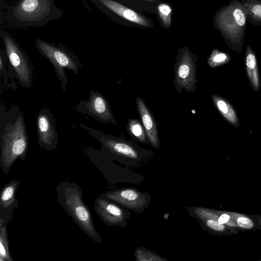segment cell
Instances as JSON below:
<instances>
[{
  "label": "cell",
  "mask_w": 261,
  "mask_h": 261,
  "mask_svg": "<svg viewBox=\"0 0 261 261\" xmlns=\"http://www.w3.org/2000/svg\"><path fill=\"white\" fill-rule=\"evenodd\" d=\"M128 7L143 13H154L156 6L162 0H117Z\"/></svg>",
  "instance_id": "e0dca14e"
},
{
  "label": "cell",
  "mask_w": 261,
  "mask_h": 261,
  "mask_svg": "<svg viewBox=\"0 0 261 261\" xmlns=\"http://www.w3.org/2000/svg\"><path fill=\"white\" fill-rule=\"evenodd\" d=\"M216 105L218 109L223 113L226 114L228 112V107L226 103L222 99H217L214 98Z\"/></svg>",
  "instance_id": "484cf974"
},
{
  "label": "cell",
  "mask_w": 261,
  "mask_h": 261,
  "mask_svg": "<svg viewBox=\"0 0 261 261\" xmlns=\"http://www.w3.org/2000/svg\"><path fill=\"white\" fill-rule=\"evenodd\" d=\"M247 14L238 0L221 7L213 17V24L231 47L241 48L246 33Z\"/></svg>",
  "instance_id": "3957f363"
},
{
  "label": "cell",
  "mask_w": 261,
  "mask_h": 261,
  "mask_svg": "<svg viewBox=\"0 0 261 261\" xmlns=\"http://www.w3.org/2000/svg\"><path fill=\"white\" fill-rule=\"evenodd\" d=\"M94 208L102 221L109 226H125L130 216L127 209L102 196L96 198Z\"/></svg>",
  "instance_id": "4fadbf2b"
},
{
  "label": "cell",
  "mask_w": 261,
  "mask_h": 261,
  "mask_svg": "<svg viewBox=\"0 0 261 261\" xmlns=\"http://www.w3.org/2000/svg\"><path fill=\"white\" fill-rule=\"evenodd\" d=\"M58 200L79 227L95 242L101 239L95 229L90 210L82 199L81 190L69 182L58 187Z\"/></svg>",
  "instance_id": "277c9868"
},
{
  "label": "cell",
  "mask_w": 261,
  "mask_h": 261,
  "mask_svg": "<svg viewBox=\"0 0 261 261\" xmlns=\"http://www.w3.org/2000/svg\"><path fill=\"white\" fill-rule=\"evenodd\" d=\"M229 219V216L227 214H222L218 220V222L221 224L226 223Z\"/></svg>",
  "instance_id": "4316f807"
},
{
  "label": "cell",
  "mask_w": 261,
  "mask_h": 261,
  "mask_svg": "<svg viewBox=\"0 0 261 261\" xmlns=\"http://www.w3.org/2000/svg\"><path fill=\"white\" fill-rule=\"evenodd\" d=\"M56 0H17L10 6L6 15L9 24L17 27H41L61 18L63 12Z\"/></svg>",
  "instance_id": "7a4b0ae2"
},
{
  "label": "cell",
  "mask_w": 261,
  "mask_h": 261,
  "mask_svg": "<svg viewBox=\"0 0 261 261\" xmlns=\"http://www.w3.org/2000/svg\"><path fill=\"white\" fill-rule=\"evenodd\" d=\"M237 223L239 226L245 229L251 228L253 226V223L250 219L243 217L239 218Z\"/></svg>",
  "instance_id": "cb8c5ba5"
},
{
  "label": "cell",
  "mask_w": 261,
  "mask_h": 261,
  "mask_svg": "<svg viewBox=\"0 0 261 261\" xmlns=\"http://www.w3.org/2000/svg\"><path fill=\"white\" fill-rule=\"evenodd\" d=\"M246 9L247 20L255 26H261V0H238Z\"/></svg>",
  "instance_id": "2e32d148"
},
{
  "label": "cell",
  "mask_w": 261,
  "mask_h": 261,
  "mask_svg": "<svg viewBox=\"0 0 261 261\" xmlns=\"http://www.w3.org/2000/svg\"><path fill=\"white\" fill-rule=\"evenodd\" d=\"M38 144L40 147L52 150L57 146L59 137L53 114L47 108H42L36 117Z\"/></svg>",
  "instance_id": "7c38bea8"
},
{
  "label": "cell",
  "mask_w": 261,
  "mask_h": 261,
  "mask_svg": "<svg viewBox=\"0 0 261 261\" xmlns=\"http://www.w3.org/2000/svg\"><path fill=\"white\" fill-rule=\"evenodd\" d=\"M23 113L17 107L0 109V164L7 175L15 161H23L29 146Z\"/></svg>",
  "instance_id": "6da1fadb"
},
{
  "label": "cell",
  "mask_w": 261,
  "mask_h": 261,
  "mask_svg": "<svg viewBox=\"0 0 261 261\" xmlns=\"http://www.w3.org/2000/svg\"><path fill=\"white\" fill-rule=\"evenodd\" d=\"M154 14L163 28L169 29L171 27L172 8L169 4L161 1L156 6Z\"/></svg>",
  "instance_id": "d6986e66"
},
{
  "label": "cell",
  "mask_w": 261,
  "mask_h": 261,
  "mask_svg": "<svg viewBox=\"0 0 261 261\" xmlns=\"http://www.w3.org/2000/svg\"><path fill=\"white\" fill-rule=\"evenodd\" d=\"M0 225V261H13L10 252L7 225Z\"/></svg>",
  "instance_id": "ffe728a7"
},
{
  "label": "cell",
  "mask_w": 261,
  "mask_h": 261,
  "mask_svg": "<svg viewBox=\"0 0 261 261\" xmlns=\"http://www.w3.org/2000/svg\"><path fill=\"white\" fill-rule=\"evenodd\" d=\"M206 224L208 227L216 231H222L224 228L223 224L213 219H208L206 222Z\"/></svg>",
  "instance_id": "d4e9b609"
},
{
  "label": "cell",
  "mask_w": 261,
  "mask_h": 261,
  "mask_svg": "<svg viewBox=\"0 0 261 261\" xmlns=\"http://www.w3.org/2000/svg\"><path fill=\"white\" fill-rule=\"evenodd\" d=\"M1 36L10 65L19 84L25 88H31L33 80L32 69L28 56L7 32L2 31Z\"/></svg>",
  "instance_id": "ba28073f"
},
{
  "label": "cell",
  "mask_w": 261,
  "mask_h": 261,
  "mask_svg": "<svg viewBox=\"0 0 261 261\" xmlns=\"http://www.w3.org/2000/svg\"><path fill=\"white\" fill-rule=\"evenodd\" d=\"M126 130L134 140L144 144L149 143L144 126L138 119H129Z\"/></svg>",
  "instance_id": "ac0fdd59"
},
{
  "label": "cell",
  "mask_w": 261,
  "mask_h": 261,
  "mask_svg": "<svg viewBox=\"0 0 261 261\" xmlns=\"http://www.w3.org/2000/svg\"><path fill=\"white\" fill-rule=\"evenodd\" d=\"M19 185V180H13L3 187L0 199V206L2 208H8L16 202L15 194Z\"/></svg>",
  "instance_id": "9a60e30c"
},
{
  "label": "cell",
  "mask_w": 261,
  "mask_h": 261,
  "mask_svg": "<svg viewBox=\"0 0 261 261\" xmlns=\"http://www.w3.org/2000/svg\"><path fill=\"white\" fill-rule=\"evenodd\" d=\"M103 14L121 25L143 29H153L152 19L117 0H90Z\"/></svg>",
  "instance_id": "8992f818"
},
{
  "label": "cell",
  "mask_w": 261,
  "mask_h": 261,
  "mask_svg": "<svg viewBox=\"0 0 261 261\" xmlns=\"http://www.w3.org/2000/svg\"><path fill=\"white\" fill-rule=\"evenodd\" d=\"M248 46V53L246 56V63L247 66L250 69H253L256 65V58L254 55L251 52V49Z\"/></svg>",
  "instance_id": "603a6c76"
},
{
  "label": "cell",
  "mask_w": 261,
  "mask_h": 261,
  "mask_svg": "<svg viewBox=\"0 0 261 261\" xmlns=\"http://www.w3.org/2000/svg\"><path fill=\"white\" fill-rule=\"evenodd\" d=\"M73 109L80 113L91 116L103 124L108 123L117 124L108 100L98 91L91 90L88 100L79 101Z\"/></svg>",
  "instance_id": "30bf717a"
},
{
  "label": "cell",
  "mask_w": 261,
  "mask_h": 261,
  "mask_svg": "<svg viewBox=\"0 0 261 261\" xmlns=\"http://www.w3.org/2000/svg\"><path fill=\"white\" fill-rule=\"evenodd\" d=\"M104 197L115 202L126 209L139 213L150 203V197L135 188H126L107 192Z\"/></svg>",
  "instance_id": "8fae6325"
},
{
  "label": "cell",
  "mask_w": 261,
  "mask_h": 261,
  "mask_svg": "<svg viewBox=\"0 0 261 261\" xmlns=\"http://www.w3.org/2000/svg\"><path fill=\"white\" fill-rule=\"evenodd\" d=\"M136 105L149 144L155 149L160 148L156 123L148 106L140 97L136 98Z\"/></svg>",
  "instance_id": "5bb4252c"
},
{
  "label": "cell",
  "mask_w": 261,
  "mask_h": 261,
  "mask_svg": "<svg viewBox=\"0 0 261 261\" xmlns=\"http://www.w3.org/2000/svg\"><path fill=\"white\" fill-rule=\"evenodd\" d=\"M226 58V54L214 50L208 59V63L211 66H213L224 61Z\"/></svg>",
  "instance_id": "7402d4cb"
},
{
  "label": "cell",
  "mask_w": 261,
  "mask_h": 261,
  "mask_svg": "<svg viewBox=\"0 0 261 261\" xmlns=\"http://www.w3.org/2000/svg\"><path fill=\"white\" fill-rule=\"evenodd\" d=\"M79 125L86 129L90 135L100 142L103 149L116 156L135 162L140 161L143 156L141 148L132 141H126L123 138H117L105 134L82 123Z\"/></svg>",
  "instance_id": "9c48e42d"
},
{
  "label": "cell",
  "mask_w": 261,
  "mask_h": 261,
  "mask_svg": "<svg viewBox=\"0 0 261 261\" xmlns=\"http://www.w3.org/2000/svg\"><path fill=\"white\" fill-rule=\"evenodd\" d=\"M136 260H165V259L162 258L158 254L153 253L149 250H147L143 247H139L136 249L135 253Z\"/></svg>",
  "instance_id": "44dd1931"
},
{
  "label": "cell",
  "mask_w": 261,
  "mask_h": 261,
  "mask_svg": "<svg viewBox=\"0 0 261 261\" xmlns=\"http://www.w3.org/2000/svg\"><path fill=\"white\" fill-rule=\"evenodd\" d=\"M197 60L198 57L188 46L178 49L173 65V85L178 93H181L183 89L190 93L196 90Z\"/></svg>",
  "instance_id": "52a82bcc"
},
{
  "label": "cell",
  "mask_w": 261,
  "mask_h": 261,
  "mask_svg": "<svg viewBox=\"0 0 261 261\" xmlns=\"http://www.w3.org/2000/svg\"><path fill=\"white\" fill-rule=\"evenodd\" d=\"M35 45L40 54L52 64L57 77L61 83L63 91L66 92L68 80L65 69L71 71L77 75L81 67L77 57L60 44L57 46L40 39H37Z\"/></svg>",
  "instance_id": "5b68a950"
}]
</instances>
